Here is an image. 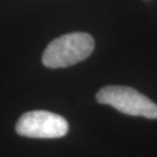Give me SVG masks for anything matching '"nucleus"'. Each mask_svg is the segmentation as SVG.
<instances>
[{
	"mask_svg": "<svg viewBox=\"0 0 157 157\" xmlns=\"http://www.w3.org/2000/svg\"><path fill=\"white\" fill-rule=\"evenodd\" d=\"M95 99L99 104L109 105L128 115L157 119L156 104L129 86H105L98 91Z\"/></svg>",
	"mask_w": 157,
	"mask_h": 157,
	"instance_id": "obj_2",
	"label": "nucleus"
},
{
	"mask_svg": "<svg viewBox=\"0 0 157 157\" xmlns=\"http://www.w3.org/2000/svg\"><path fill=\"white\" fill-rule=\"evenodd\" d=\"M93 50L94 40L90 34H65L48 44L42 56V63L51 69L67 67L86 59Z\"/></svg>",
	"mask_w": 157,
	"mask_h": 157,
	"instance_id": "obj_1",
	"label": "nucleus"
},
{
	"mask_svg": "<svg viewBox=\"0 0 157 157\" xmlns=\"http://www.w3.org/2000/svg\"><path fill=\"white\" fill-rule=\"evenodd\" d=\"M19 135L32 139H59L67 134L69 124L62 115L49 111H30L17 120Z\"/></svg>",
	"mask_w": 157,
	"mask_h": 157,
	"instance_id": "obj_3",
	"label": "nucleus"
}]
</instances>
